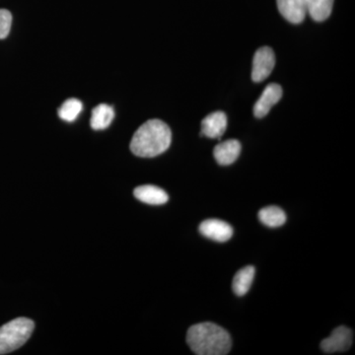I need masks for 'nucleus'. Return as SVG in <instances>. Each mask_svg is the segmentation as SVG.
Returning <instances> with one entry per match:
<instances>
[{
	"label": "nucleus",
	"mask_w": 355,
	"mask_h": 355,
	"mask_svg": "<svg viewBox=\"0 0 355 355\" xmlns=\"http://www.w3.org/2000/svg\"><path fill=\"white\" fill-rule=\"evenodd\" d=\"M187 343L198 355H225L232 347L228 331L209 322L191 326L187 334Z\"/></svg>",
	"instance_id": "nucleus-1"
},
{
	"label": "nucleus",
	"mask_w": 355,
	"mask_h": 355,
	"mask_svg": "<svg viewBox=\"0 0 355 355\" xmlns=\"http://www.w3.org/2000/svg\"><path fill=\"white\" fill-rule=\"evenodd\" d=\"M171 141V130L164 121L149 120L133 135L130 150L139 157H155L164 153Z\"/></svg>",
	"instance_id": "nucleus-2"
},
{
	"label": "nucleus",
	"mask_w": 355,
	"mask_h": 355,
	"mask_svg": "<svg viewBox=\"0 0 355 355\" xmlns=\"http://www.w3.org/2000/svg\"><path fill=\"white\" fill-rule=\"evenodd\" d=\"M35 324L27 318H17L0 327V354L20 349L31 336Z\"/></svg>",
	"instance_id": "nucleus-3"
},
{
	"label": "nucleus",
	"mask_w": 355,
	"mask_h": 355,
	"mask_svg": "<svg viewBox=\"0 0 355 355\" xmlns=\"http://www.w3.org/2000/svg\"><path fill=\"white\" fill-rule=\"evenodd\" d=\"M275 65V55L272 49L263 46L256 51L252 69V79L254 83L266 80L272 73Z\"/></svg>",
	"instance_id": "nucleus-4"
},
{
	"label": "nucleus",
	"mask_w": 355,
	"mask_h": 355,
	"mask_svg": "<svg viewBox=\"0 0 355 355\" xmlns=\"http://www.w3.org/2000/svg\"><path fill=\"white\" fill-rule=\"evenodd\" d=\"M352 345V331L347 327L340 326L331 331L329 338L321 343V349L326 354L347 352Z\"/></svg>",
	"instance_id": "nucleus-5"
},
{
	"label": "nucleus",
	"mask_w": 355,
	"mask_h": 355,
	"mask_svg": "<svg viewBox=\"0 0 355 355\" xmlns=\"http://www.w3.org/2000/svg\"><path fill=\"white\" fill-rule=\"evenodd\" d=\"M282 88L277 83H270L261 93L260 99L254 107V114L256 118L261 119L266 116L270 109L282 99Z\"/></svg>",
	"instance_id": "nucleus-6"
},
{
	"label": "nucleus",
	"mask_w": 355,
	"mask_h": 355,
	"mask_svg": "<svg viewBox=\"0 0 355 355\" xmlns=\"http://www.w3.org/2000/svg\"><path fill=\"white\" fill-rule=\"evenodd\" d=\"M200 232L205 237L216 242H226L233 236V228L218 219H207L200 225Z\"/></svg>",
	"instance_id": "nucleus-7"
},
{
	"label": "nucleus",
	"mask_w": 355,
	"mask_h": 355,
	"mask_svg": "<svg viewBox=\"0 0 355 355\" xmlns=\"http://www.w3.org/2000/svg\"><path fill=\"white\" fill-rule=\"evenodd\" d=\"M279 13L292 24H300L307 15L306 0H277Z\"/></svg>",
	"instance_id": "nucleus-8"
},
{
	"label": "nucleus",
	"mask_w": 355,
	"mask_h": 355,
	"mask_svg": "<svg viewBox=\"0 0 355 355\" xmlns=\"http://www.w3.org/2000/svg\"><path fill=\"white\" fill-rule=\"evenodd\" d=\"M227 128V116L223 112L214 113L205 116L202 121V135L209 139H220Z\"/></svg>",
	"instance_id": "nucleus-9"
},
{
	"label": "nucleus",
	"mask_w": 355,
	"mask_h": 355,
	"mask_svg": "<svg viewBox=\"0 0 355 355\" xmlns=\"http://www.w3.org/2000/svg\"><path fill=\"white\" fill-rule=\"evenodd\" d=\"M241 149V144L238 140H226V141L217 144L214 148V158L219 165H231L239 157Z\"/></svg>",
	"instance_id": "nucleus-10"
},
{
	"label": "nucleus",
	"mask_w": 355,
	"mask_h": 355,
	"mask_svg": "<svg viewBox=\"0 0 355 355\" xmlns=\"http://www.w3.org/2000/svg\"><path fill=\"white\" fill-rule=\"evenodd\" d=\"M135 197L140 202L147 203L151 205H161L168 202L169 197L167 193L158 187L153 184H146V186L137 187L135 189Z\"/></svg>",
	"instance_id": "nucleus-11"
},
{
	"label": "nucleus",
	"mask_w": 355,
	"mask_h": 355,
	"mask_svg": "<svg viewBox=\"0 0 355 355\" xmlns=\"http://www.w3.org/2000/svg\"><path fill=\"white\" fill-rule=\"evenodd\" d=\"M256 270L253 266H248L236 273L233 279L232 288L236 295L244 296L251 288Z\"/></svg>",
	"instance_id": "nucleus-12"
},
{
	"label": "nucleus",
	"mask_w": 355,
	"mask_h": 355,
	"mask_svg": "<svg viewBox=\"0 0 355 355\" xmlns=\"http://www.w3.org/2000/svg\"><path fill=\"white\" fill-rule=\"evenodd\" d=\"M114 116V109L111 106L107 104L98 105L92 111L91 127L95 130H105L111 125Z\"/></svg>",
	"instance_id": "nucleus-13"
},
{
	"label": "nucleus",
	"mask_w": 355,
	"mask_h": 355,
	"mask_svg": "<svg viewBox=\"0 0 355 355\" xmlns=\"http://www.w3.org/2000/svg\"><path fill=\"white\" fill-rule=\"evenodd\" d=\"M307 14L317 22L330 17L333 11L334 0H306Z\"/></svg>",
	"instance_id": "nucleus-14"
},
{
	"label": "nucleus",
	"mask_w": 355,
	"mask_h": 355,
	"mask_svg": "<svg viewBox=\"0 0 355 355\" xmlns=\"http://www.w3.org/2000/svg\"><path fill=\"white\" fill-rule=\"evenodd\" d=\"M259 219L263 225L268 226V227H279L286 223V214L279 207H268L260 210Z\"/></svg>",
	"instance_id": "nucleus-15"
},
{
	"label": "nucleus",
	"mask_w": 355,
	"mask_h": 355,
	"mask_svg": "<svg viewBox=\"0 0 355 355\" xmlns=\"http://www.w3.org/2000/svg\"><path fill=\"white\" fill-rule=\"evenodd\" d=\"M83 103L76 98H71V99L67 100L58 110V116L62 120L71 123L76 120L77 116L83 111Z\"/></svg>",
	"instance_id": "nucleus-16"
},
{
	"label": "nucleus",
	"mask_w": 355,
	"mask_h": 355,
	"mask_svg": "<svg viewBox=\"0 0 355 355\" xmlns=\"http://www.w3.org/2000/svg\"><path fill=\"white\" fill-rule=\"evenodd\" d=\"M12 15L6 9H0V39H6L10 32Z\"/></svg>",
	"instance_id": "nucleus-17"
}]
</instances>
